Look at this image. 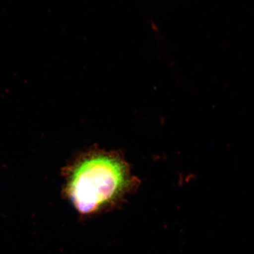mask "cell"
Listing matches in <instances>:
<instances>
[{
	"instance_id": "6da1fadb",
	"label": "cell",
	"mask_w": 254,
	"mask_h": 254,
	"mask_svg": "<svg viewBox=\"0 0 254 254\" xmlns=\"http://www.w3.org/2000/svg\"><path fill=\"white\" fill-rule=\"evenodd\" d=\"M62 171L63 193L81 215L113 207L139 184L121 152L97 147L82 152Z\"/></svg>"
}]
</instances>
